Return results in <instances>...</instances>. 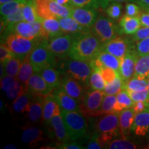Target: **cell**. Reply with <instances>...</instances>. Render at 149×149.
<instances>
[{
    "instance_id": "6da1fadb",
    "label": "cell",
    "mask_w": 149,
    "mask_h": 149,
    "mask_svg": "<svg viewBox=\"0 0 149 149\" xmlns=\"http://www.w3.org/2000/svg\"><path fill=\"white\" fill-rule=\"evenodd\" d=\"M102 44L91 31L76 35L74 36L68 57L78 60L90 61L102 51Z\"/></svg>"
},
{
    "instance_id": "7a4b0ae2",
    "label": "cell",
    "mask_w": 149,
    "mask_h": 149,
    "mask_svg": "<svg viewBox=\"0 0 149 149\" xmlns=\"http://www.w3.org/2000/svg\"><path fill=\"white\" fill-rule=\"evenodd\" d=\"M93 132L97 134L105 148L106 144L109 141L120 135V113H113L97 116V120L93 124Z\"/></svg>"
},
{
    "instance_id": "3957f363",
    "label": "cell",
    "mask_w": 149,
    "mask_h": 149,
    "mask_svg": "<svg viewBox=\"0 0 149 149\" xmlns=\"http://www.w3.org/2000/svg\"><path fill=\"white\" fill-rule=\"evenodd\" d=\"M61 69L65 74L70 76L80 83L88 85L89 78L93 68L90 61L78 60L67 57L61 63Z\"/></svg>"
},
{
    "instance_id": "277c9868",
    "label": "cell",
    "mask_w": 149,
    "mask_h": 149,
    "mask_svg": "<svg viewBox=\"0 0 149 149\" xmlns=\"http://www.w3.org/2000/svg\"><path fill=\"white\" fill-rule=\"evenodd\" d=\"M70 140L74 141L84 137L88 130L86 116L80 111L61 113Z\"/></svg>"
},
{
    "instance_id": "5b68a950",
    "label": "cell",
    "mask_w": 149,
    "mask_h": 149,
    "mask_svg": "<svg viewBox=\"0 0 149 149\" xmlns=\"http://www.w3.org/2000/svg\"><path fill=\"white\" fill-rule=\"evenodd\" d=\"M42 41L40 39L30 40L13 33L6 37L4 44L15 57L24 59Z\"/></svg>"
},
{
    "instance_id": "8992f818",
    "label": "cell",
    "mask_w": 149,
    "mask_h": 149,
    "mask_svg": "<svg viewBox=\"0 0 149 149\" xmlns=\"http://www.w3.org/2000/svg\"><path fill=\"white\" fill-rule=\"evenodd\" d=\"M106 94L104 91L89 89L84 93L80 102V111L86 117L100 115V109Z\"/></svg>"
},
{
    "instance_id": "52a82bcc",
    "label": "cell",
    "mask_w": 149,
    "mask_h": 149,
    "mask_svg": "<svg viewBox=\"0 0 149 149\" xmlns=\"http://www.w3.org/2000/svg\"><path fill=\"white\" fill-rule=\"evenodd\" d=\"M55 57L48 48L46 40H43L30 53V60L34 71L38 72L47 67L55 66Z\"/></svg>"
},
{
    "instance_id": "ba28073f",
    "label": "cell",
    "mask_w": 149,
    "mask_h": 149,
    "mask_svg": "<svg viewBox=\"0 0 149 149\" xmlns=\"http://www.w3.org/2000/svg\"><path fill=\"white\" fill-rule=\"evenodd\" d=\"M90 31L102 44H105L117 37L118 29L111 18L100 16L91 28Z\"/></svg>"
},
{
    "instance_id": "9c48e42d",
    "label": "cell",
    "mask_w": 149,
    "mask_h": 149,
    "mask_svg": "<svg viewBox=\"0 0 149 149\" xmlns=\"http://www.w3.org/2000/svg\"><path fill=\"white\" fill-rule=\"evenodd\" d=\"M74 36L73 35L64 33L49 40H46V44L56 57L66 58L68 57V54L71 49Z\"/></svg>"
},
{
    "instance_id": "30bf717a",
    "label": "cell",
    "mask_w": 149,
    "mask_h": 149,
    "mask_svg": "<svg viewBox=\"0 0 149 149\" xmlns=\"http://www.w3.org/2000/svg\"><path fill=\"white\" fill-rule=\"evenodd\" d=\"M133 42L126 37L117 36L109 42L102 44V50L122 59L134 46Z\"/></svg>"
},
{
    "instance_id": "8fae6325",
    "label": "cell",
    "mask_w": 149,
    "mask_h": 149,
    "mask_svg": "<svg viewBox=\"0 0 149 149\" xmlns=\"http://www.w3.org/2000/svg\"><path fill=\"white\" fill-rule=\"evenodd\" d=\"M71 17L83 26L90 29L97 19L96 8L92 7L73 6L70 9Z\"/></svg>"
},
{
    "instance_id": "7c38bea8",
    "label": "cell",
    "mask_w": 149,
    "mask_h": 149,
    "mask_svg": "<svg viewBox=\"0 0 149 149\" xmlns=\"http://www.w3.org/2000/svg\"><path fill=\"white\" fill-rule=\"evenodd\" d=\"M138 58L135 46L134 45L123 59H121V65L119 74L123 80V82L129 80L135 74V68L137 59Z\"/></svg>"
},
{
    "instance_id": "4fadbf2b",
    "label": "cell",
    "mask_w": 149,
    "mask_h": 149,
    "mask_svg": "<svg viewBox=\"0 0 149 149\" xmlns=\"http://www.w3.org/2000/svg\"><path fill=\"white\" fill-rule=\"evenodd\" d=\"M13 33L19 35L22 37H26V38L30 39V40L40 39L37 37L32 22H26L25 20L15 24H9V25L7 26L4 31H3V36L6 38L8 35L13 34Z\"/></svg>"
},
{
    "instance_id": "5bb4252c",
    "label": "cell",
    "mask_w": 149,
    "mask_h": 149,
    "mask_svg": "<svg viewBox=\"0 0 149 149\" xmlns=\"http://www.w3.org/2000/svg\"><path fill=\"white\" fill-rule=\"evenodd\" d=\"M27 91L34 96H46L53 93V89L46 83L40 72H34L29 80Z\"/></svg>"
},
{
    "instance_id": "9a60e30c",
    "label": "cell",
    "mask_w": 149,
    "mask_h": 149,
    "mask_svg": "<svg viewBox=\"0 0 149 149\" xmlns=\"http://www.w3.org/2000/svg\"><path fill=\"white\" fill-rule=\"evenodd\" d=\"M90 63L93 68L100 69L102 67H107L115 70L119 73L121 59L117 58L115 55L102 50L94 59L90 61Z\"/></svg>"
},
{
    "instance_id": "2e32d148",
    "label": "cell",
    "mask_w": 149,
    "mask_h": 149,
    "mask_svg": "<svg viewBox=\"0 0 149 149\" xmlns=\"http://www.w3.org/2000/svg\"><path fill=\"white\" fill-rule=\"evenodd\" d=\"M53 93L57 102H58L61 113L80 111V104H79V102L65 93L60 87L53 90Z\"/></svg>"
},
{
    "instance_id": "e0dca14e",
    "label": "cell",
    "mask_w": 149,
    "mask_h": 149,
    "mask_svg": "<svg viewBox=\"0 0 149 149\" xmlns=\"http://www.w3.org/2000/svg\"><path fill=\"white\" fill-rule=\"evenodd\" d=\"M79 83L74 78L64 74L61 77L60 88L78 102H81L85 92L83 86Z\"/></svg>"
},
{
    "instance_id": "ac0fdd59",
    "label": "cell",
    "mask_w": 149,
    "mask_h": 149,
    "mask_svg": "<svg viewBox=\"0 0 149 149\" xmlns=\"http://www.w3.org/2000/svg\"><path fill=\"white\" fill-rule=\"evenodd\" d=\"M48 124L51 126L54 137L59 144L67 142L68 139H70L61 114L53 116Z\"/></svg>"
},
{
    "instance_id": "d6986e66",
    "label": "cell",
    "mask_w": 149,
    "mask_h": 149,
    "mask_svg": "<svg viewBox=\"0 0 149 149\" xmlns=\"http://www.w3.org/2000/svg\"><path fill=\"white\" fill-rule=\"evenodd\" d=\"M135 113L133 108L122 110L120 113V133L122 138L127 139L132 131Z\"/></svg>"
},
{
    "instance_id": "ffe728a7",
    "label": "cell",
    "mask_w": 149,
    "mask_h": 149,
    "mask_svg": "<svg viewBox=\"0 0 149 149\" xmlns=\"http://www.w3.org/2000/svg\"><path fill=\"white\" fill-rule=\"evenodd\" d=\"M61 31L66 34L76 35L90 32V29L83 26L71 16L58 18Z\"/></svg>"
},
{
    "instance_id": "44dd1931",
    "label": "cell",
    "mask_w": 149,
    "mask_h": 149,
    "mask_svg": "<svg viewBox=\"0 0 149 149\" xmlns=\"http://www.w3.org/2000/svg\"><path fill=\"white\" fill-rule=\"evenodd\" d=\"M149 131V107L135 114L132 132L137 136L146 135Z\"/></svg>"
},
{
    "instance_id": "7402d4cb",
    "label": "cell",
    "mask_w": 149,
    "mask_h": 149,
    "mask_svg": "<svg viewBox=\"0 0 149 149\" xmlns=\"http://www.w3.org/2000/svg\"><path fill=\"white\" fill-rule=\"evenodd\" d=\"M61 114V110L58 102H57L53 93H51L44 97V111H43V120L49 123L52 117L55 115Z\"/></svg>"
},
{
    "instance_id": "603a6c76",
    "label": "cell",
    "mask_w": 149,
    "mask_h": 149,
    "mask_svg": "<svg viewBox=\"0 0 149 149\" xmlns=\"http://www.w3.org/2000/svg\"><path fill=\"white\" fill-rule=\"evenodd\" d=\"M120 32L122 34L133 35L141 27L139 16L130 17L124 15L120 19Z\"/></svg>"
},
{
    "instance_id": "cb8c5ba5",
    "label": "cell",
    "mask_w": 149,
    "mask_h": 149,
    "mask_svg": "<svg viewBox=\"0 0 149 149\" xmlns=\"http://www.w3.org/2000/svg\"><path fill=\"white\" fill-rule=\"evenodd\" d=\"M45 96H34L30 104L27 114L29 119L33 122H39L43 117L44 102Z\"/></svg>"
},
{
    "instance_id": "d4e9b609",
    "label": "cell",
    "mask_w": 149,
    "mask_h": 149,
    "mask_svg": "<svg viewBox=\"0 0 149 149\" xmlns=\"http://www.w3.org/2000/svg\"><path fill=\"white\" fill-rule=\"evenodd\" d=\"M40 73L52 89L55 90L60 87L61 72L55 68L54 66L47 67L41 70Z\"/></svg>"
},
{
    "instance_id": "484cf974",
    "label": "cell",
    "mask_w": 149,
    "mask_h": 149,
    "mask_svg": "<svg viewBox=\"0 0 149 149\" xmlns=\"http://www.w3.org/2000/svg\"><path fill=\"white\" fill-rule=\"evenodd\" d=\"M21 139L24 143L33 146L44 140V133L40 128L29 126L24 129Z\"/></svg>"
},
{
    "instance_id": "4316f807",
    "label": "cell",
    "mask_w": 149,
    "mask_h": 149,
    "mask_svg": "<svg viewBox=\"0 0 149 149\" xmlns=\"http://www.w3.org/2000/svg\"><path fill=\"white\" fill-rule=\"evenodd\" d=\"M41 21L47 34L48 40L64 34L57 18L41 19Z\"/></svg>"
},
{
    "instance_id": "83f0119b",
    "label": "cell",
    "mask_w": 149,
    "mask_h": 149,
    "mask_svg": "<svg viewBox=\"0 0 149 149\" xmlns=\"http://www.w3.org/2000/svg\"><path fill=\"white\" fill-rule=\"evenodd\" d=\"M34 69L30 60V54L23 59L22 64L18 72L17 79L27 86L29 80L33 74L34 73Z\"/></svg>"
},
{
    "instance_id": "f1b7e54d",
    "label": "cell",
    "mask_w": 149,
    "mask_h": 149,
    "mask_svg": "<svg viewBox=\"0 0 149 149\" xmlns=\"http://www.w3.org/2000/svg\"><path fill=\"white\" fill-rule=\"evenodd\" d=\"M33 97L34 95H33L29 91H26L18 97L15 99L13 104V108L14 111L16 113H19L27 112Z\"/></svg>"
},
{
    "instance_id": "f546056e",
    "label": "cell",
    "mask_w": 149,
    "mask_h": 149,
    "mask_svg": "<svg viewBox=\"0 0 149 149\" xmlns=\"http://www.w3.org/2000/svg\"><path fill=\"white\" fill-rule=\"evenodd\" d=\"M148 88V78L133 76L129 80L123 82V89L126 91H141Z\"/></svg>"
},
{
    "instance_id": "4dcf8cb0",
    "label": "cell",
    "mask_w": 149,
    "mask_h": 149,
    "mask_svg": "<svg viewBox=\"0 0 149 149\" xmlns=\"http://www.w3.org/2000/svg\"><path fill=\"white\" fill-rule=\"evenodd\" d=\"M134 76L143 78L149 77V54L138 56L136 61Z\"/></svg>"
},
{
    "instance_id": "1f68e13d",
    "label": "cell",
    "mask_w": 149,
    "mask_h": 149,
    "mask_svg": "<svg viewBox=\"0 0 149 149\" xmlns=\"http://www.w3.org/2000/svg\"><path fill=\"white\" fill-rule=\"evenodd\" d=\"M28 0H15L10 2L1 4L0 7V13L1 17H5L10 15L19 9L23 8L24 6L26 4Z\"/></svg>"
},
{
    "instance_id": "d6a6232c",
    "label": "cell",
    "mask_w": 149,
    "mask_h": 149,
    "mask_svg": "<svg viewBox=\"0 0 149 149\" xmlns=\"http://www.w3.org/2000/svg\"><path fill=\"white\" fill-rule=\"evenodd\" d=\"M88 85L93 89L100 91L104 90L106 86V81H104L100 69L93 68L91 77L89 78Z\"/></svg>"
},
{
    "instance_id": "836d02e7",
    "label": "cell",
    "mask_w": 149,
    "mask_h": 149,
    "mask_svg": "<svg viewBox=\"0 0 149 149\" xmlns=\"http://www.w3.org/2000/svg\"><path fill=\"white\" fill-rule=\"evenodd\" d=\"M48 3H49V8L52 13L57 19L71 16L70 9L72 7L70 8V7L66 6L59 4L55 0L48 1Z\"/></svg>"
},
{
    "instance_id": "e575fe53",
    "label": "cell",
    "mask_w": 149,
    "mask_h": 149,
    "mask_svg": "<svg viewBox=\"0 0 149 149\" xmlns=\"http://www.w3.org/2000/svg\"><path fill=\"white\" fill-rule=\"evenodd\" d=\"M24 20L29 22H34L39 19L37 13L36 0H28L26 4L23 8Z\"/></svg>"
},
{
    "instance_id": "d590c367",
    "label": "cell",
    "mask_w": 149,
    "mask_h": 149,
    "mask_svg": "<svg viewBox=\"0 0 149 149\" xmlns=\"http://www.w3.org/2000/svg\"><path fill=\"white\" fill-rule=\"evenodd\" d=\"M22 61H23V59L17 57L15 56L7 61L6 62L4 63L5 74L17 77L20 68H21Z\"/></svg>"
},
{
    "instance_id": "8d00e7d4",
    "label": "cell",
    "mask_w": 149,
    "mask_h": 149,
    "mask_svg": "<svg viewBox=\"0 0 149 149\" xmlns=\"http://www.w3.org/2000/svg\"><path fill=\"white\" fill-rule=\"evenodd\" d=\"M23 8L19 9L17 12L5 17H1V33L9 24H15L17 22L24 21L23 15Z\"/></svg>"
},
{
    "instance_id": "74e56055",
    "label": "cell",
    "mask_w": 149,
    "mask_h": 149,
    "mask_svg": "<svg viewBox=\"0 0 149 149\" xmlns=\"http://www.w3.org/2000/svg\"><path fill=\"white\" fill-rule=\"evenodd\" d=\"M117 103V97L114 95H106L100 109V115L115 113V107Z\"/></svg>"
},
{
    "instance_id": "f35d334b",
    "label": "cell",
    "mask_w": 149,
    "mask_h": 149,
    "mask_svg": "<svg viewBox=\"0 0 149 149\" xmlns=\"http://www.w3.org/2000/svg\"><path fill=\"white\" fill-rule=\"evenodd\" d=\"M137 145L128 141L127 139H112L106 144L105 148L109 149H135L137 148Z\"/></svg>"
},
{
    "instance_id": "ab89813d",
    "label": "cell",
    "mask_w": 149,
    "mask_h": 149,
    "mask_svg": "<svg viewBox=\"0 0 149 149\" xmlns=\"http://www.w3.org/2000/svg\"><path fill=\"white\" fill-rule=\"evenodd\" d=\"M36 9L37 15L41 19L57 18L50 10L48 0H36Z\"/></svg>"
},
{
    "instance_id": "60d3db41",
    "label": "cell",
    "mask_w": 149,
    "mask_h": 149,
    "mask_svg": "<svg viewBox=\"0 0 149 149\" xmlns=\"http://www.w3.org/2000/svg\"><path fill=\"white\" fill-rule=\"evenodd\" d=\"M123 80L119 74L113 81L109 83H106V86L104 88V93L106 95H116L118 93L122 90Z\"/></svg>"
},
{
    "instance_id": "b9f144b4",
    "label": "cell",
    "mask_w": 149,
    "mask_h": 149,
    "mask_svg": "<svg viewBox=\"0 0 149 149\" xmlns=\"http://www.w3.org/2000/svg\"><path fill=\"white\" fill-rule=\"evenodd\" d=\"M26 91V86L17 80V82L10 89H8L6 93L7 97L10 99V100H15L25 93Z\"/></svg>"
},
{
    "instance_id": "7bdbcfd3",
    "label": "cell",
    "mask_w": 149,
    "mask_h": 149,
    "mask_svg": "<svg viewBox=\"0 0 149 149\" xmlns=\"http://www.w3.org/2000/svg\"><path fill=\"white\" fill-rule=\"evenodd\" d=\"M116 97L117 103L122 110L133 107L134 102L126 90L122 88V90L116 95Z\"/></svg>"
},
{
    "instance_id": "ee69618b",
    "label": "cell",
    "mask_w": 149,
    "mask_h": 149,
    "mask_svg": "<svg viewBox=\"0 0 149 149\" xmlns=\"http://www.w3.org/2000/svg\"><path fill=\"white\" fill-rule=\"evenodd\" d=\"M122 10V5L120 2H112L106 8V13L110 18L117 20L120 17Z\"/></svg>"
},
{
    "instance_id": "f6af8a7d",
    "label": "cell",
    "mask_w": 149,
    "mask_h": 149,
    "mask_svg": "<svg viewBox=\"0 0 149 149\" xmlns=\"http://www.w3.org/2000/svg\"><path fill=\"white\" fill-rule=\"evenodd\" d=\"M133 102H144L149 104V93L148 88L141 91H127Z\"/></svg>"
},
{
    "instance_id": "bcb514c9",
    "label": "cell",
    "mask_w": 149,
    "mask_h": 149,
    "mask_svg": "<svg viewBox=\"0 0 149 149\" xmlns=\"http://www.w3.org/2000/svg\"><path fill=\"white\" fill-rule=\"evenodd\" d=\"M135 49L138 56L149 54V37L136 41Z\"/></svg>"
},
{
    "instance_id": "7dc6e473",
    "label": "cell",
    "mask_w": 149,
    "mask_h": 149,
    "mask_svg": "<svg viewBox=\"0 0 149 149\" xmlns=\"http://www.w3.org/2000/svg\"><path fill=\"white\" fill-rule=\"evenodd\" d=\"M100 70L106 83L111 82L119 75L118 72L107 67H102Z\"/></svg>"
},
{
    "instance_id": "c3c4849f",
    "label": "cell",
    "mask_w": 149,
    "mask_h": 149,
    "mask_svg": "<svg viewBox=\"0 0 149 149\" xmlns=\"http://www.w3.org/2000/svg\"><path fill=\"white\" fill-rule=\"evenodd\" d=\"M85 148L88 149H101L104 148V145L102 144V143L100 141V138H99V136L97 134L95 133H93L91 134L88 139V141L87 143L86 146L85 147Z\"/></svg>"
},
{
    "instance_id": "681fc988",
    "label": "cell",
    "mask_w": 149,
    "mask_h": 149,
    "mask_svg": "<svg viewBox=\"0 0 149 149\" xmlns=\"http://www.w3.org/2000/svg\"><path fill=\"white\" fill-rule=\"evenodd\" d=\"M17 79L15 77L5 74L3 76V77L1 78V88L3 91L6 93L8 89H10L11 87L17 82Z\"/></svg>"
},
{
    "instance_id": "f907efd6",
    "label": "cell",
    "mask_w": 149,
    "mask_h": 149,
    "mask_svg": "<svg viewBox=\"0 0 149 149\" xmlns=\"http://www.w3.org/2000/svg\"><path fill=\"white\" fill-rule=\"evenodd\" d=\"M141 8L137 3L134 2L127 3L125 7V13L126 15L130 17H137L140 16Z\"/></svg>"
},
{
    "instance_id": "816d5d0a",
    "label": "cell",
    "mask_w": 149,
    "mask_h": 149,
    "mask_svg": "<svg viewBox=\"0 0 149 149\" xmlns=\"http://www.w3.org/2000/svg\"><path fill=\"white\" fill-rule=\"evenodd\" d=\"M14 54L5 44L1 43L0 46V60L1 63H6L7 61L14 57Z\"/></svg>"
},
{
    "instance_id": "f5cc1de1",
    "label": "cell",
    "mask_w": 149,
    "mask_h": 149,
    "mask_svg": "<svg viewBox=\"0 0 149 149\" xmlns=\"http://www.w3.org/2000/svg\"><path fill=\"white\" fill-rule=\"evenodd\" d=\"M73 6L92 7L97 8L100 6L97 0H71Z\"/></svg>"
},
{
    "instance_id": "db71d44e",
    "label": "cell",
    "mask_w": 149,
    "mask_h": 149,
    "mask_svg": "<svg viewBox=\"0 0 149 149\" xmlns=\"http://www.w3.org/2000/svg\"><path fill=\"white\" fill-rule=\"evenodd\" d=\"M147 37H149V26H141L135 34L132 35V40L133 42H136Z\"/></svg>"
},
{
    "instance_id": "11a10c76",
    "label": "cell",
    "mask_w": 149,
    "mask_h": 149,
    "mask_svg": "<svg viewBox=\"0 0 149 149\" xmlns=\"http://www.w3.org/2000/svg\"><path fill=\"white\" fill-rule=\"evenodd\" d=\"M57 148L61 149H82L85 148V147H83L81 144H78L77 142H68L67 141V142L58 144Z\"/></svg>"
},
{
    "instance_id": "9f6ffc18",
    "label": "cell",
    "mask_w": 149,
    "mask_h": 149,
    "mask_svg": "<svg viewBox=\"0 0 149 149\" xmlns=\"http://www.w3.org/2000/svg\"><path fill=\"white\" fill-rule=\"evenodd\" d=\"M148 103L144 102H134V104L133 106V109L135 114L141 113V112L144 111L145 109H146L148 107Z\"/></svg>"
},
{
    "instance_id": "6f0895ef",
    "label": "cell",
    "mask_w": 149,
    "mask_h": 149,
    "mask_svg": "<svg viewBox=\"0 0 149 149\" xmlns=\"http://www.w3.org/2000/svg\"><path fill=\"white\" fill-rule=\"evenodd\" d=\"M99 6L102 8H107V7L112 2H133L134 0H97Z\"/></svg>"
},
{
    "instance_id": "680465c9",
    "label": "cell",
    "mask_w": 149,
    "mask_h": 149,
    "mask_svg": "<svg viewBox=\"0 0 149 149\" xmlns=\"http://www.w3.org/2000/svg\"><path fill=\"white\" fill-rule=\"evenodd\" d=\"M133 2L137 3L142 10L146 12L149 11V0H134Z\"/></svg>"
},
{
    "instance_id": "91938a15",
    "label": "cell",
    "mask_w": 149,
    "mask_h": 149,
    "mask_svg": "<svg viewBox=\"0 0 149 149\" xmlns=\"http://www.w3.org/2000/svg\"><path fill=\"white\" fill-rule=\"evenodd\" d=\"M141 21V24L142 27L149 26V11L145 12L139 16Z\"/></svg>"
},
{
    "instance_id": "94428289",
    "label": "cell",
    "mask_w": 149,
    "mask_h": 149,
    "mask_svg": "<svg viewBox=\"0 0 149 149\" xmlns=\"http://www.w3.org/2000/svg\"><path fill=\"white\" fill-rule=\"evenodd\" d=\"M57 3H59V4L66 6L68 7H73V5L72 3L71 0H55Z\"/></svg>"
},
{
    "instance_id": "6125c7cd",
    "label": "cell",
    "mask_w": 149,
    "mask_h": 149,
    "mask_svg": "<svg viewBox=\"0 0 149 149\" xmlns=\"http://www.w3.org/2000/svg\"><path fill=\"white\" fill-rule=\"evenodd\" d=\"M17 148V146L14 144H8L6 146L4 147V149H16Z\"/></svg>"
},
{
    "instance_id": "be15d7a7",
    "label": "cell",
    "mask_w": 149,
    "mask_h": 149,
    "mask_svg": "<svg viewBox=\"0 0 149 149\" xmlns=\"http://www.w3.org/2000/svg\"><path fill=\"white\" fill-rule=\"evenodd\" d=\"M13 1H15V0H0V3H1V4H3V3H8Z\"/></svg>"
},
{
    "instance_id": "e7e4bbea",
    "label": "cell",
    "mask_w": 149,
    "mask_h": 149,
    "mask_svg": "<svg viewBox=\"0 0 149 149\" xmlns=\"http://www.w3.org/2000/svg\"><path fill=\"white\" fill-rule=\"evenodd\" d=\"M148 93H149V77L148 78Z\"/></svg>"
},
{
    "instance_id": "03108f58",
    "label": "cell",
    "mask_w": 149,
    "mask_h": 149,
    "mask_svg": "<svg viewBox=\"0 0 149 149\" xmlns=\"http://www.w3.org/2000/svg\"><path fill=\"white\" fill-rule=\"evenodd\" d=\"M48 1H52V0H48Z\"/></svg>"
},
{
    "instance_id": "003e7915",
    "label": "cell",
    "mask_w": 149,
    "mask_h": 149,
    "mask_svg": "<svg viewBox=\"0 0 149 149\" xmlns=\"http://www.w3.org/2000/svg\"><path fill=\"white\" fill-rule=\"evenodd\" d=\"M148 107H149V104H148Z\"/></svg>"
}]
</instances>
